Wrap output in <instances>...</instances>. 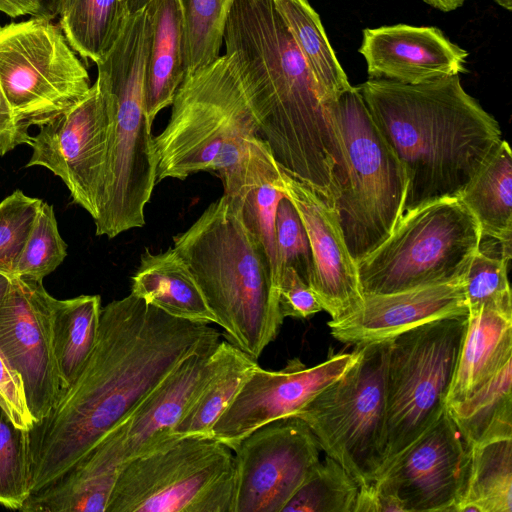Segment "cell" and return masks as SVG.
<instances>
[{
  "mask_svg": "<svg viewBox=\"0 0 512 512\" xmlns=\"http://www.w3.org/2000/svg\"><path fill=\"white\" fill-rule=\"evenodd\" d=\"M215 332L132 293L102 307L82 370L27 431L29 494L68 469Z\"/></svg>",
  "mask_w": 512,
  "mask_h": 512,
  "instance_id": "obj_1",
  "label": "cell"
},
{
  "mask_svg": "<svg viewBox=\"0 0 512 512\" xmlns=\"http://www.w3.org/2000/svg\"><path fill=\"white\" fill-rule=\"evenodd\" d=\"M223 43L279 167L334 209L348 174L340 97L317 82L272 0H234Z\"/></svg>",
  "mask_w": 512,
  "mask_h": 512,
  "instance_id": "obj_2",
  "label": "cell"
},
{
  "mask_svg": "<svg viewBox=\"0 0 512 512\" xmlns=\"http://www.w3.org/2000/svg\"><path fill=\"white\" fill-rule=\"evenodd\" d=\"M356 88L405 170L404 213L459 197L502 141L498 122L459 75L419 84L369 78Z\"/></svg>",
  "mask_w": 512,
  "mask_h": 512,
  "instance_id": "obj_3",
  "label": "cell"
},
{
  "mask_svg": "<svg viewBox=\"0 0 512 512\" xmlns=\"http://www.w3.org/2000/svg\"><path fill=\"white\" fill-rule=\"evenodd\" d=\"M171 106L166 127L153 137L157 181L217 172L223 196L242 202L254 188L278 179L279 165L230 55L186 73Z\"/></svg>",
  "mask_w": 512,
  "mask_h": 512,
  "instance_id": "obj_4",
  "label": "cell"
},
{
  "mask_svg": "<svg viewBox=\"0 0 512 512\" xmlns=\"http://www.w3.org/2000/svg\"><path fill=\"white\" fill-rule=\"evenodd\" d=\"M227 341L258 360L283 323L265 249L223 195L173 237Z\"/></svg>",
  "mask_w": 512,
  "mask_h": 512,
  "instance_id": "obj_5",
  "label": "cell"
},
{
  "mask_svg": "<svg viewBox=\"0 0 512 512\" xmlns=\"http://www.w3.org/2000/svg\"><path fill=\"white\" fill-rule=\"evenodd\" d=\"M152 35L145 6L132 13L108 53L96 63L97 84L111 117L104 194L96 235L114 238L145 225V206L157 183V160L145 103Z\"/></svg>",
  "mask_w": 512,
  "mask_h": 512,
  "instance_id": "obj_6",
  "label": "cell"
},
{
  "mask_svg": "<svg viewBox=\"0 0 512 512\" xmlns=\"http://www.w3.org/2000/svg\"><path fill=\"white\" fill-rule=\"evenodd\" d=\"M481 239L477 220L458 197L407 211L392 234L356 263L363 296L462 280Z\"/></svg>",
  "mask_w": 512,
  "mask_h": 512,
  "instance_id": "obj_7",
  "label": "cell"
},
{
  "mask_svg": "<svg viewBox=\"0 0 512 512\" xmlns=\"http://www.w3.org/2000/svg\"><path fill=\"white\" fill-rule=\"evenodd\" d=\"M234 494L232 449L185 436L122 465L106 512H233Z\"/></svg>",
  "mask_w": 512,
  "mask_h": 512,
  "instance_id": "obj_8",
  "label": "cell"
},
{
  "mask_svg": "<svg viewBox=\"0 0 512 512\" xmlns=\"http://www.w3.org/2000/svg\"><path fill=\"white\" fill-rule=\"evenodd\" d=\"M390 340L359 345L356 362L294 414L360 489L374 484L384 461Z\"/></svg>",
  "mask_w": 512,
  "mask_h": 512,
  "instance_id": "obj_9",
  "label": "cell"
},
{
  "mask_svg": "<svg viewBox=\"0 0 512 512\" xmlns=\"http://www.w3.org/2000/svg\"><path fill=\"white\" fill-rule=\"evenodd\" d=\"M338 115L348 174L334 210L349 253L357 263L396 228L404 214L408 180L356 87L338 99Z\"/></svg>",
  "mask_w": 512,
  "mask_h": 512,
  "instance_id": "obj_10",
  "label": "cell"
},
{
  "mask_svg": "<svg viewBox=\"0 0 512 512\" xmlns=\"http://www.w3.org/2000/svg\"><path fill=\"white\" fill-rule=\"evenodd\" d=\"M467 320L468 314L444 317L391 338L385 455L377 479L447 408Z\"/></svg>",
  "mask_w": 512,
  "mask_h": 512,
  "instance_id": "obj_11",
  "label": "cell"
},
{
  "mask_svg": "<svg viewBox=\"0 0 512 512\" xmlns=\"http://www.w3.org/2000/svg\"><path fill=\"white\" fill-rule=\"evenodd\" d=\"M0 86L25 131L66 111L91 87L61 27L42 16L0 26Z\"/></svg>",
  "mask_w": 512,
  "mask_h": 512,
  "instance_id": "obj_12",
  "label": "cell"
},
{
  "mask_svg": "<svg viewBox=\"0 0 512 512\" xmlns=\"http://www.w3.org/2000/svg\"><path fill=\"white\" fill-rule=\"evenodd\" d=\"M471 447L447 408L361 491L359 512H455L464 494Z\"/></svg>",
  "mask_w": 512,
  "mask_h": 512,
  "instance_id": "obj_13",
  "label": "cell"
},
{
  "mask_svg": "<svg viewBox=\"0 0 512 512\" xmlns=\"http://www.w3.org/2000/svg\"><path fill=\"white\" fill-rule=\"evenodd\" d=\"M220 341L218 331L208 337L80 458L100 472H115L129 460L177 440L174 428L218 365Z\"/></svg>",
  "mask_w": 512,
  "mask_h": 512,
  "instance_id": "obj_14",
  "label": "cell"
},
{
  "mask_svg": "<svg viewBox=\"0 0 512 512\" xmlns=\"http://www.w3.org/2000/svg\"><path fill=\"white\" fill-rule=\"evenodd\" d=\"M26 167L43 166L65 183L73 202L95 220L102 202L111 117L95 82L75 105L42 124Z\"/></svg>",
  "mask_w": 512,
  "mask_h": 512,
  "instance_id": "obj_15",
  "label": "cell"
},
{
  "mask_svg": "<svg viewBox=\"0 0 512 512\" xmlns=\"http://www.w3.org/2000/svg\"><path fill=\"white\" fill-rule=\"evenodd\" d=\"M319 445L296 416L265 424L232 448L235 464L233 512H282L320 462Z\"/></svg>",
  "mask_w": 512,
  "mask_h": 512,
  "instance_id": "obj_16",
  "label": "cell"
},
{
  "mask_svg": "<svg viewBox=\"0 0 512 512\" xmlns=\"http://www.w3.org/2000/svg\"><path fill=\"white\" fill-rule=\"evenodd\" d=\"M54 297L42 281L12 277L0 302V351L23 381L35 423L51 410L61 381L53 346Z\"/></svg>",
  "mask_w": 512,
  "mask_h": 512,
  "instance_id": "obj_17",
  "label": "cell"
},
{
  "mask_svg": "<svg viewBox=\"0 0 512 512\" xmlns=\"http://www.w3.org/2000/svg\"><path fill=\"white\" fill-rule=\"evenodd\" d=\"M360 346L306 366L290 359L278 371L259 365L243 383L212 428V437L231 449L257 428L294 416L317 394L343 375L357 360Z\"/></svg>",
  "mask_w": 512,
  "mask_h": 512,
  "instance_id": "obj_18",
  "label": "cell"
},
{
  "mask_svg": "<svg viewBox=\"0 0 512 512\" xmlns=\"http://www.w3.org/2000/svg\"><path fill=\"white\" fill-rule=\"evenodd\" d=\"M280 189L297 210L313 257L310 288L331 321L354 312L363 301L357 266L335 210L312 188L280 168Z\"/></svg>",
  "mask_w": 512,
  "mask_h": 512,
  "instance_id": "obj_19",
  "label": "cell"
},
{
  "mask_svg": "<svg viewBox=\"0 0 512 512\" xmlns=\"http://www.w3.org/2000/svg\"><path fill=\"white\" fill-rule=\"evenodd\" d=\"M371 79L419 84L466 71L468 52L432 26L395 24L363 30L359 48Z\"/></svg>",
  "mask_w": 512,
  "mask_h": 512,
  "instance_id": "obj_20",
  "label": "cell"
},
{
  "mask_svg": "<svg viewBox=\"0 0 512 512\" xmlns=\"http://www.w3.org/2000/svg\"><path fill=\"white\" fill-rule=\"evenodd\" d=\"M468 314L465 278L401 292L364 295L351 314L329 321L331 335L340 342L364 345L391 339L440 318Z\"/></svg>",
  "mask_w": 512,
  "mask_h": 512,
  "instance_id": "obj_21",
  "label": "cell"
},
{
  "mask_svg": "<svg viewBox=\"0 0 512 512\" xmlns=\"http://www.w3.org/2000/svg\"><path fill=\"white\" fill-rule=\"evenodd\" d=\"M512 359V314L482 306L468 311L447 405L469 398Z\"/></svg>",
  "mask_w": 512,
  "mask_h": 512,
  "instance_id": "obj_22",
  "label": "cell"
},
{
  "mask_svg": "<svg viewBox=\"0 0 512 512\" xmlns=\"http://www.w3.org/2000/svg\"><path fill=\"white\" fill-rule=\"evenodd\" d=\"M131 293L175 318L216 324L190 268L174 247L157 254L145 248L132 276Z\"/></svg>",
  "mask_w": 512,
  "mask_h": 512,
  "instance_id": "obj_23",
  "label": "cell"
},
{
  "mask_svg": "<svg viewBox=\"0 0 512 512\" xmlns=\"http://www.w3.org/2000/svg\"><path fill=\"white\" fill-rule=\"evenodd\" d=\"M152 22L147 60L145 103L149 121L171 106L185 75L184 14L180 0H150Z\"/></svg>",
  "mask_w": 512,
  "mask_h": 512,
  "instance_id": "obj_24",
  "label": "cell"
},
{
  "mask_svg": "<svg viewBox=\"0 0 512 512\" xmlns=\"http://www.w3.org/2000/svg\"><path fill=\"white\" fill-rule=\"evenodd\" d=\"M477 220L482 237L511 245L512 153L502 140L458 197Z\"/></svg>",
  "mask_w": 512,
  "mask_h": 512,
  "instance_id": "obj_25",
  "label": "cell"
},
{
  "mask_svg": "<svg viewBox=\"0 0 512 512\" xmlns=\"http://www.w3.org/2000/svg\"><path fill=\"white\" fill-rule=\"evenodd\" d=\"M101 309L99 295L54 298L53 346L62 388L74 381L93 350Z\"/></svg>",
  "mask_w": 512,
  "mask_h": 512,
  "instance_id": "obj_26",
  "label": "cell"
},
{
  "mask_svg": "<svg viewBox=\"0 0 512 512\" xmlns=\"http://www.w3.org/2000/svg\"><path fill=\"white\" fill-rule=\"evenodd\" d=\"M219 351L220 359L213 375L174 428L176 437H212L214 424L259 365L228 341H220Z\"/></svg>",
  "mask_w": 512,
  "mask_h": 512,
  "instance_id": "obj_27",
  "label": "cell"
},
{
  "mask_svg": "<svg viewBox=\"0 0 512 512\" xmlns=\"http://www.w3.org/2000/svg\"><path fill=\"white\" fill-rule=\"evenodd\" d=\"M512 359L466 400L447 410L470 447L512 438Z\"/></svg>",
  "mask_w": 512,
  "mask_h": 512,
  "instance_id": "obj_28",
  "label": "cell"
},
{
  "mask_svg": "<svg viewBox=\"0 0 512 512\" xmlns=\"http://www.w3.org/2000/svg\"><path fill=\"white\" fill-rule=\"evenodd\" d=\"M130 15L125 0H66L59 26L74 51L96 64L114 45Z\"/></svg>",
  "mask_w": 512,
  "mask_h": 512,
  "instance_id": "obj_29",
  "label": "cell"
},
{
  "mask_svg": "<svg viewBox=\"0 0 512 512\" xmlns=\"http://www.w3.org/2000/svg\"><path fill=\"white\" fill-rule=\"evenodd\" d=\"M455 512H512V438L471 447L468 479Z\"/></svg>",
  "mask_w": 512,
  "mask_h": 512,
  "instance_id": "obj_30",
  "label": "cell"
},
{
  "mask_svg": "<svg viewBox=\"0 0 512 512\" xmlns=\"http://www.w3.org/2000/svg\"><path fill=\"white\" fill-rule=\"evenodd\" d=\"M317 82L339 98L352 88L323 28L307 0H272Z\"/></svg>",
  "mask_w": 512,
  "mask_h": 512,
  "instance_id": "obj_31",
  "label": "cell"
},
{
  "mask_svg": "<svg viewBox=\"0 0 512 512\" xmlns=\"http://www.w3.org/2000/svg\"><path fill=\"white\" fill-rule=\"evenodd\" d=\"M511 245L482 237L465 275L468 311L482 306L512 314V296L508 281Z\"/></svg>",
  "mask_w": 512,
  "mask_h": 512,
  "instance_id": "obj_32",
  "label": "cell"
},
{
  "mask_svg": "<svg viewBox=\"0 0 512 512\" xmlns=\"http://www.w3.org/2000/svg\"><path fill=\"white\" fill-rule=\"evenodd\" d=\"M359 485L326 455L303 481L282 512H355Z\"/></svg>",
  "mask_w": 512,
  "mask_h": 512,
  "instance_id": "obj_33",
  "label": "cell"
},
{
  "mask_svg": "<svg viewBox=\"0 0 512 512\" xmlns=\"http://www.w3.org/2000/svg\"><path fill=\"white\" fill-rule=\"evenodd\" d=\"M184 14L186 73L220 56L228 12L234 0H180Z\"/></svg>",
  "mask_w": 512,
  "mask_h": 512,
  "instance_id": "obj_34",
  "label": "cell"
},
{
  "mask_svg": "<svg viewBox=\"0 0 512 512\" xmlns=\"http://www.w3.org/2000/svg\"><path fill=\"white\" fill-rule=\"evenodd\" d=\"M66 248L53 206L42 202L12 277L42 281L64 261Z\"/></svg>",
  "mask_w": 512,
  "mask_h": 512,
  "instance_id": "obj_35",
  "label": "cell"
},
{
  "mask_svg": "<svg viewBox=\"0 0 512 512\" xmlns=\"http://www.w3.org/2000/svg\"><path fill=\"white\" fill-rule=\"evenodd\" d=\"M28 496L27 431L0 408V505L20 510Z\"/></svg>",
  "mask_w": 512,
  "mask_h": 512,
  "instance_id": "obj_36",
  "label": "cell"
},
{
  "mask_svg": "<svg viewBox=\"0 0 512 512\" xmlns=\"http://www.w3.org/2000/svg\"><path fill=\"white\" fill-rule=\"evenodd\" d=\"M42 202L21 190L0 202V273L12 277Z\"/></svg>",
  "mask_w": 512,
  "mask_h": 512,
  "instance_id": "obj_37",
  "label": "cell"
},
{
  "mask_svg": "<svg viewBox=\"0 0 512 512\" xmlns=\"http://www.w3.org/2000/svg\"><path fill=\"white\" fill-rule=\"evenodd\" d=\"M275 228L279 275L282 269L291 267L309 285L313 274L309 238L297 210L286 196L278 203Z\"/></svg>",
  "mask_w": 512,
  "mask_h": 512,
  "instance_id": "obj_38",
  "label": "cell"
},
{
  "mask_svg": "<svg viewBox=\"0 0 512 512\" xmlns=\"http://www.w3.org/2000/svg\"><path fill=\"white\" fill-rule=\"evenodd\" d=\"M285 195L278 179L261 184L251 190L242 201V216L245 224L262 243L268 257L272 274L278 289L279 268L276 246V210Z\"/></svg>",
  "mask_w": 512,
  "mask_h": 512,
  "instance_id": "obj_39",
  "label": "cell"
},
{
  "mask_svg": "<svg viewBox=\"0 0 512 512\" xmlns=\"http://www.w3.org/2000/svg\"><path fill=\"white\" fill-rule=\"evenodd\" d=\"M278 304L283 318L305 319L323 311L312 289L291 267L280 272Z\"/></svg>",
  "mask_w": 512,
  "mask_h": 512,
  "instance_id": "obj_40",
  "label": "cell"
},
{
  "mask_svg": "<svg viewBox=\"0 0 512 512\" xmlns=\"http://www.w3.org/2000/svg\"><path fill=\"white\" fill-rule=\"evenodd\" d=\"M0 408L19 429L29 431L35 420L29 410L23 381L0 351Z\"/></svg>",
  "mask_w": 512,
  "mask_h": 512,
  "instance_id": "obj_41",
  "label": "cell"
},
{
  "mask_svg": "<svg viewBox=\"0 0 512 512\" xmlns=\"http://www.w3.org/2000/svg\"><path fill=\"white\" fill-rule=\"evenodd\" d=\"M32 136L17 122L0 86V156L20 144H31Z\"/></svg>",
  "mask_w": 512,
  "mask_h": 512,
  "instance_id": "obj_42",
  "label": "cell"
},
{
  "mask_svg": "<svg viewBox=\"0 0 512 512\" xmlns=\"http://www.w3.org/2000/svg\"><path fill=\"white\" fill-rule=\"evenodd\" d=\"M0 11L12 18L24 15L42 16L39 0H0Z\"/></svg>",
  "mask_w": 512,
  "mask_h": 512,
  "instance_id": "obj_43",
  "label": "cell"
},
{
  "mask_svg": "<svg viewBox=\"0 0 512 512\" xmlns=\"http://www.w3.org/2000/svg\"><path fill=\"white\" fill-rule=\"evenodd\" d=\"M42 7V17L54 19L59 16L66 0H39Z\"/></svg>",
  "mask_w": 512,
  "mask_h": 512,
  "instance_id": "obj_44",
  "label": "cell"
},
{
  "mask_svg": "<svg viewBox=\"0 0 512 512\" xmlns=\"http://www.w3.org/2000/svg\"><path fill=\"white\" fill-rule=\"evenodd\" d=\"M429 5L444 12L456 10L461 7L466 0H424Z\"/></svg>",
  "mask_w": 512,
  "mask_h": 512,
  "instance_id": "obj_45",
  "label": "cell"
},
{
  "mask_svg": "<svg viewBox=\"0 0 512 512\" xmlns=\"http://www.w3.org/2000/svg\"><path fill=\"white\" fill-rule=\"evenodd\" d=\"M11 282V277L0 273V302L3 300L6 295Z\"/></svg>",
  "mask_w": 512,
  "mask_h": 512,
  "instance_id": "obj_46",
  "label": "cell"
},
{
  "mask_svg": "<svg viewBox=\"0 0 512 512\" xmlns=\"http://www.w3.org/2000/svg\"><path fill=\"white\" fill-rule=\"evenodd\" d=\"M130 13H134L144 8L150 0H125Z\"/></svg>",
  "mask_w": 512,
  "mask_h": 512,
  "instance_id": "obj_47",
  "label": "cell"
},
{
  "mask_svg": "<svg viewBox=\"0 0 512 512\" xmlns=\"http://www.w3.org/2000/svg\"><path fill=\"white\" fill-rule=\"evenodd\" d=\"M499 6L510 11L512 9V0H494Z\"/></svg>",
  "mask_w": 512,
  "mask_h": 512,
  "instance_id": "obj_48",
  "label": "cell"
}]
</instances>
